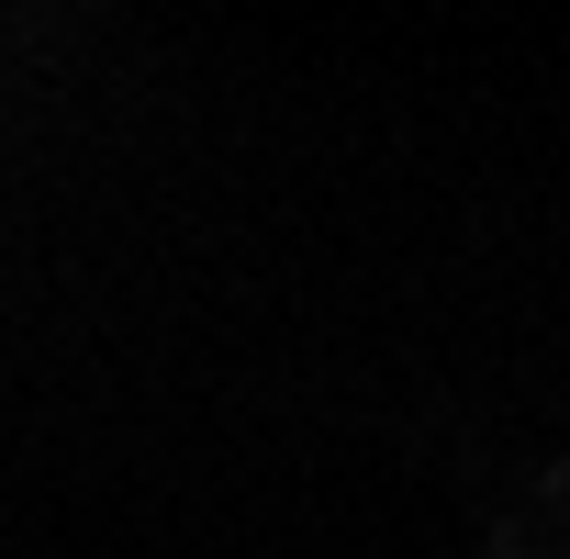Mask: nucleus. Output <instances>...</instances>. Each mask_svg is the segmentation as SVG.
Here are the masks:
<instances>
[]
</instances>
